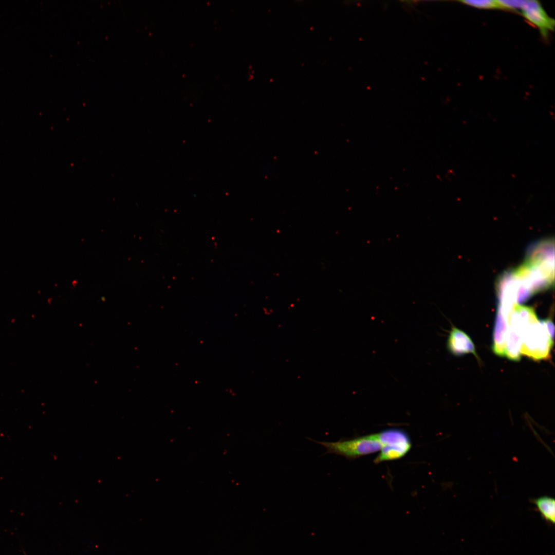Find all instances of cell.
I'll use <instances>...</instances> for the list:
<instances>
[{"label": "cell", "instance_id": "obj_1", "mask_svg": "<svg viewBox=\"0 0 555 555\" xmlns=\"http://www.w3.org/2000/svg\"><path fill=\"white\" fill-rule=\"evenodd\" d=\"M309 439L324 447L327 450L325 454L340 455L349 460L372 454L380 450L377 433L350 439H340L336 442L319 441Z\"/></svg>", "mask_w": 555, "mask_h": 555}, {"label": "cell", "instance_id": "obj_2", "mask_svg": "<svg viewBox=\"0 0 555 555\" xmlns=\"http://www.w3.org/2000/svg\"><path fill=\"white\" fill-rule=\"evenodd\" d=\"M553 344L543 321L539 320L524 330L521 354L534 360L546 359L550 357Z\"/></svg>", "mask_w": 555, "mask_h": 555}, {"label": "cell", "instance_id": "obj_3", "mask_svg": "<svg viewBox=\"0 0 555 555\" xmlns=\"http://www.w3.org/2000/svg\"><path fill=\"white\" fill-rule=\"evenodd\" d=\"M380 452L375 463L399 459L410 450L411 442L405 432L399 429H389L377 433Z\"/></svg>", "mask_w": 555, "mask_h": 555}, {"label": "cell", "instance_id": "obj_4", "mask_svg": "<svg viewBox=\"0 0 555 555\" xmlns=\"http://www.w3.org/2000/svg\"><path fill=\"white\" fill-rule=\"evenodd\" d=\"M523 15L530 23L537 27L543 35L553 30L554 21L544 11L541 5L536 1H526L521 10Z\"/></svg>", "mask_w": 555, "mask_h": 555}, {"label": "cell", "instance_id": "obj_5", "mask_svg": "<svg viewBox=\"0 0 555 555\" xmlns=\"http://www.w3.org/2000/svg\"><path fill=\"white\" fill-rule=\"evenodd\" d=\"M447 346L448 350L456 356L471 353L478 357L472 340L465 332L456 327H453L451 328L448 338Z\"/></svg>", "mask_w": 555, "mask_h": 555}, {"label": "cell", "instance_id": "obj_6", "mask_svg": "<svg viewBox=\"0 0 555 555\" xmlns=\"http://www.w3.org/2000/svg\"><path fill=\"white\" fill-rule=\"evenodd\" d=\"M508 327L506 318L497 309L494 326L492 349L495 354L502 357H505Z\"/></svg>", "mask_w": 555, "mask_h": 555}, {"label": "cell", "instance_id": "obj_7", "mask_svg": "<svg viewBox=\"0 0 555 555\" xmlns=\"http://www.w3.org/2000/svg\"><path fill=\"white\" fill-rule=\"evenodd\" d=\"M522 342V333L516 329L508 326L506 338L505 356L512 361H519L521 357Z\"/></svg>", "mask_w": 555, "mask_h": 555}, {"label": "cell", "instance_id": "obj_8", "mask_svg": "<svg viewBox=\"0 0 555 555\" xmlns=\"http://www.w3.org/2000/svg\"><path fill=\"white\" fill-rule=\"evenodd\" d=\"M541 514L542 519L547 523L553 525L555 522V501L553 498L543 496L531 499Z\"/></svg>", "mask_w": 555, "mask_h": 555}, {"label": "cell", "instance_id": "obj_9", "mask_svg": "<svg viewBox=\"0 0 555 555\" xmlns=\"http://www.w3.org/2000/svg\"><path fill=\"white\" fill-rule=\"evenodd\" d=\"M460 2L468 6L480 9L500 8L497 1L493 0H467Z\"/></svg>", "mask_w": 555, "mask_h": 555}, {"label": "cell", "instance_id": "obj_10", "mask_svg": "<svg viewBox=\"0 0 555 555\" xmlns=\"http://www.w3.org/2000/svg\"><path fill=\"white\" fill-rule=\"evenodd\" d=\"M542 321L546 327L547 331L550 339L553 342H554V326L552 321L550 318L546 319Z\"/></svg>", "mask_w": 555, "mask_h": 555}]
</instances>
